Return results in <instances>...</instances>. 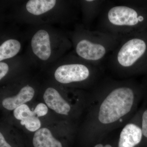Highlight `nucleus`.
I'll return each instance as SVG.
<instances>
[{"mask_svg": "<svg viewBox=\"0 0 147 147\" xmlns=\"http://www.w3.org/2000/svg\"><path fill=\"white\" fill-rule=\"evenodd\" d=\"M34 147H62L61 143L55 139L49 129H40L36 131L33 139Z\"/></svg>", "mask_w": 147, "mask_h": 147, "instance_id": "obj_10", "label": "nucleus"}, {"mask_svg": "<svg viewBox=\"0 0 147 147\" xmlns=\"http://www.w3.org/2000/svg\"><path fill=\"white\" fill-rule=\"evenodd\" d=\"M35 93L32 87L27 86L22 88L18 94L12 97L5 98L2 101L4 108L9 110H14L21 105L31 100Z\"/></svg>", "mask_w": 147, "mask_h": 147, "instance_id": "obj_9", "label": "nucleus"}, {"mask_svg": "<svg viewBox=\"0 0 147 147\" xmlns=\"http://www.w3.org/2000/svg\"><path fill=\"white\" fill-rule=\"evenodd\" d=\"M22 125H25L26 128L29 131H37L41 126V123L38 117L36 116L21 121Z\"/></svg>", "mask_w": 147, "mask_h": 147, "instance_id": "obj_14", "label": "nucleus"}, {"mask_svg": "<svg viewBox=\"0 0 147 147\" xmlns=\"http://www.w3.org/2000/svg\"><path fill=\"white\" fill-rule=\"evenodd\" d=\"M21 44L16 39L6 40L0 46V61L10 59L17 55L21 50Z\"/></svg>", "mask_w": 147, "mask_h": 147, "instance_id": "obj_12", "label": "nucleus"}, {"mask_svg": "<svg viewBox=\"0 0 147 147\" xmlns=\"http://www.w3.org/2000/svg\"><path fill=\"white\" fill-rule=\"evenodd\" d=\"M0 147H11L6 142L1 133H0Z\"/></svg>", "mask_w": 147, "mask_h": 147, "instance_id": "obj_18", "label": "nucleus"}, {"mask_svg": "<svg viewBox=\"0 0 147 147\" xmlns=\"http://www.w3.org/2000/svg\"><path fill=\"white\" fill-rule=\"evenodd\" d=\"M94 147H112V146L111 145L109 144L103 145L102 144H99L96 145Z\"/></svg>", "mask_w": 147, "mask_h": 147, "instance_id": "obj_19", "label": "nucleus"}, {"mask_svg": "<svg viewBox=\"0 0 147 147\" xmlns=\"http://www.w3.org/2000/svg\"><path fill=\"white\" fill-rule=\"evenodd\" d=\"M43 98L47 106L58 114L67 115L71 110L69 104L54 88H47L44 92Z\"/></svg>", "mask_w": 147, "mask_h": 147, "instance_id": "obj_8", "label": "nucleus"}, {"mask_svg": "<svg viewBox=\"0 0 147 147\" xmlns=\"http://www.w3.org/2000/svg\"><path fill=\"white\" fill-rule=\"evenodd\" d=\"M141 126L143 137L147 139V109L142 113Z\"/></svg>", "mask_w": 147, "mask_h": 147, "instance_id": "obj_16", "label": "nucleus"}, {"mask_svg": "<svg viewBox=\"0 0 147 147\" xmlns=\"http://www.w3.org/2000/svg\"><path fill=\"white\" fill-rule=\"evenodd\" d=\"M9 70L8 65L3 62L0 63V79H2L6 75Z\"/></svg>", "mask_w": 147, "mask_h": 147, "instance_id": "obj_17", "label": "nucleus"}, {"mask_svg": "<svg viewBox=\"0 0 147 147\" xmlns=\"http://www.w3.org/2000/svg\"><path fill=\"white\" fill-rule=\"evenodd\" d=\"M122 38L100 30L94 34L93 39L84 38L78 41L76 52L85 60L100 63L115 50Z\"/></svg>", "mask_w": 147, "mask_h": 147, "instance_id": "obj_4", "label": "nucleus"}, {"mask_svg": "<svg viewBox=\"0 0 147 147\" xmlns=\"http://www.w3.org/2000/svg\"><path fill=\"white\" fill-rule=\"evenodd\" d=\"M147 49L146 42L137 33L123 37L113 52L110 63L120 73L133 74Z\"/></svg>", "mask_w": 147, "mask_h": 147, "instance_id": "obj_3", "label": "nucleus"}, {"mask_svg": "<svg viewBox=\"0 0 147 147\" xmlns=\"http://www.w3.org/2000/svg\"><path fill=\"white\" fill-rule=\"evenodd\" d=\"M108 87L101 100L97 113L100 126L109 127L117 123L129 115L137 100V92L133 84L117 83Z\"/></svg>", "mask_w": 147, "mask_h": 147, "instance_id": "obj_1", "label": "nucleus"}, {"mask_svg": "<svg viewBox=\"0 0 147 147\" xmlns=\"http://www.w3.org/2000/svg\"><path fill=\"white\" fill-rule=\"evenodd\" d=\"M33 53L40 59L47 61L51 56L50 36L46 30H40L36 33L31 40Z\"/></svg>", "mask_w": 147, "mask_h": 147, "instance_id": "obj_6", "label": "nucleus"}, {"mask_svg": "<svg viewBox=\"0 0 147 147\" xmlns=\"http://www.w3.org/2000/svg\"><path fill=\"white\" fill-rule=\"evenodd\" d=\"M90 74V69L84 64H69L59 67L55 71V77L59 83L67 84L87 80Z\"/></svg>", "mask_w": 147, "mask_h": 147, "instance_id": "obj_5", "label": "nucleus"}, {"mask_svg": "<svg viewBox=\"0 0 147 147\" xmlns=\"http://www.w3.org/2000/svg\"><path fill=\"white\" fill-rule=\"evenodd\" d=\"M33 112L38 117H42L47 114L48 108L45 104L40 103L37 105Z\"/></svg>", "mask_w": 147, "mask_h": 147, "instance_id": "obj_15", "label": "nucleus"}, {"mask_svg": "<svg viewBox=\"0 0 147 147\" xmlns=\"http://www.w3.org/2000/svg\"><path fill=\"white\" fill-rule=\"evenodd\" d=\"M144 20L134 1L111 5L102 15L101 31L123 37L137 33L138 27Z\"/></svg>", "mask_w": 147, "mask_h": 147, "instance_id": "obj_2", "label": "nucleus"}, {"mask_svg": "<svg viewBox=\"0 0 147 147\" xmlns=\"http://www.w3.org/2000/svg\"><path fill=\"white\" fill-rule=\"evenodd\" d=\"M143 136L141 125L134 123L127 124L122 129L119 147H134L140 144Z\"/></svg>", "mask_w": 147, "mask_h": 147, "instance_id": "obj_7", "label": "nucleus"}, {"mask_svg": "<svg viewBox=\"0 0 147 147\" xmlns=\"http://www.w3.org/2000/svg\"><path fill=\"white\" fill-rule=\"evenodd\" d=\"M13 115L15 118L21 121L36 116V115L33 111L30 110L28 105L24 104L14 110Z\"/></svg>", "mask_w": 147, "mask_h": 147, "instance_id": "obj_13", "label": "nucleus"}, {"mask_svg": "<svg viewBox=\"0 0 147 147\" xmlns=\"http://www.w3.org/2000/svg\"><path fill=\"white\" fill-rule=\"evenodd\" d=\"M55 0H30L26 8L28 12L34 15H40L52 9L55 6Z\"/></svg>", "mask_w": 147, "mask_h": 147, "instance_id": "obj_11", "label": "nucleus"}]
</instances>
